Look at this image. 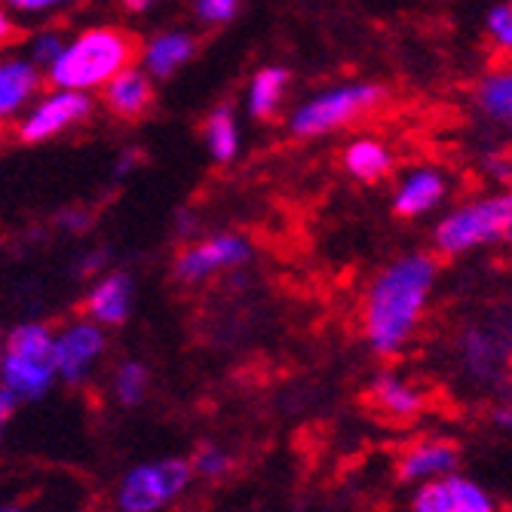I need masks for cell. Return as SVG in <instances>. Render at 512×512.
Here are the masks:
<instances>
[{
	"instance_id": "2e32d148",
	"label": "cell",
	"mask_w": 512,
	"mask_h": 512,
	"mask_svg": "<svg viewBox=\"0 0 512 512\" xmlns=\"http://www.w3.org/2000/svg\"><path fill=\"white\" fill-rule=\"evenodd\" d=\"M194 37L188 34H163L157 37L148 53H145V65L154 77H169L175 68H181L184 62H188L194 56Z\"/></svg>"
},
{
	"instance_id": "83f0119b",
	"label": "cell",
	"mask_w": 512,
	"mask_h": 512,
	"mask_svg": "<svg viewBox=\"0 0 512 512\" xmlns=\"http://www.w3.org/2000/svg\"><path fill=\"white\" fill-rule=\"evenodd\" d=\"M7 4L22 13H43V10H53V7L65 4V0H7Z\"/></svg>"
},
{
	"instance_id": "d4e9b609",
	"label": "cell",
	"mask_w": 512,
	"mask_h": 512,
	"mask_svg": "<svg viewBox=\"0 0 512 512\" xmlns=\"http://www.w3.org/2000/svg\"><path fill=\"white\" fill-rule=\"evenodd\" d=\"M488 31L503 50L512 53V7H494L488 13Z\"/></svg>"
},
{
	"instance_id": "1f68e13d",
	"label": "cell",
	"mask_w": 512,
	"mask_h": 512,
	"mask_svg": "<svg viewBox=\"0 0 512 512\" xmlns=\"http://www.w3.org/2000/svg\"><path fill=\"white\" fill-rule=\"evenodd\" d=\"M123 4H126L129 10H135V13H142V10L151 7V0H123Z\"/></svg>"
},
{
	"instance_id": "9a60e30c",
	"label": "cell",
	"mask_w": 512,
	"mask_h": 512,
	"mask_svg": "<svg viewBox=\"0 0 512 512\" xmlns=\"http://www.w3.org/2000/svg\"><path fill=\"white\" fill-rule=\"evenodd\" d=\"M37 71L28 62H4L0 65V117L16 114L37 92Z\"/></svg>"
},
{
	"instance_id": "52a82bcc",
	"label": "cell",
	"mask_w": 512,
	"mask_h": 512,
	"mask_svg": "<svg viewBox=\"0 0 512 512\" xmlns=\"http://www.w3.org/2000/svg\"><path fill=\"white\" fill-rule=\"evenodd\" d=\"M92 102L83 96V89H62V92H53V96H46L34 111L31 117L19 126V135L22 142L34 145V142H43V138H50L56 132H62L68 123H77L89 114Z\"/></svg>"
},
{
	"instance_id": "3957f363",
	"label": "cell",
	"mask_w": 512,
	"mask_h": 512,
	"mask_svg": "<svg viewBox=\"0 0 512 512\" xmlns=\"http://www.w3.org/2000/svg\"><path fill=\"white\" fill-rule=\"evenodd\" d=\"M512 230V194L488 197L473 206H463L442 218L436 230V246L445 255H460L482 243L500 240Z\"/></svg>"
},
{
	"instance_id": "4dcf8cb0",
	"label": "cell",
	"mask_w": 512,
	"mask_h": 512,
	"mask_svg": "<svg viewBox=\"0 0 512 512\" xmlns=\"http://www.w3.org/2000/svg\"><path fill=\"white\" fill-rule=\"evenodd\" d=\"M494 421H497L500 427H512V411H506V408H497V411H494Z\"/></svg>"
},
{
	"instance_id": "9c48e42d",
	"label": "cell",
	"mask_w": 512,
	"mask_h": 512,
	"mask_svg": "<svg viewBox=\"0 0 512 512\" xmlns=\"http://www.w3.org/2000/svg\"><path fill=\"white\" fill-rule=\"evenodd\" d=\"M249 258V243L237 237H215L203 246H194L175 261V276L184 283H197V279L209 276L212 270L234 267Z\"/></svg>"
},
{
	"instance_id": "ba28073f",
	"label": "cell",
	"mask_w": 512,
	"mask_h": 512,
	"mask_svg": "<svg viewBox=\"0 0 512 512\" xmlns=\"http://www.w3.org/2000/svg\"><path fill=\"white\" fill-rule=\"evenodd\" d=\"M102 347H105V335L96 325H89V322L71 325L68 332H62L53 341V365L65 381H80L86 375L89 362L102 353Z\"/></svg>"
},
{
	"instance_id": "4fadbf2b",
	"label": "cell",
	"mask_w": 512,
	"mask_h": 512,
	"mask_svg": "<svg viewBox=\"0 0 512 512\" xmlns=\"http://www.w3.org/2000/svg\"><path fill=\"white\" fill-rule=\"evenodd\" d=\"M454 470H457V451L445 442L417 445L399 463V476L405 482H430V479L448 476Z\"/></svg>"
},
{
	"instance_id": "d6986e66",
	"label": "cell",
	"mask_w": 512,
	"mask_h": 512,
	"mask_svg": "<svg viewBox=\"0 0 512 512\" xmlns=\"http://www.w3.org/2000/svg\"><path fill=\"white\" fill-rule=\"evenodd\" d=\"M375 402L381 408H387L390 414H399V417H408V414H414L417 408L424 405L421 393L411 390L408 384H402L393 375H384V378L375 381Z\"/></svg>"
},
{
	"instance_id": "5bb4252c",
	"label": "cell",
	"mask_w": 512,
	"mask_h": 512,
	"mask_svg": "<svg viewBox=\"0 0 512 512\" xmlns=\"http://www.w3.org/2000/svg\"><path fill=\"white\" fill-rule=\"evenodd\" d=\"M129 310H132V283L123 273L108 276L89 295V313L105 325H123Z\"/></svg>"
},
{
	"instance_id": "7402d4cb",
	"label": "cell",
	"mask_w": 512,
	"mask_h": 512,
	"mask_svg": "<svg viewBox=\"0 0 512 512\" xmlns=\"http://www.w3.org/2000/svg\"><path fill=\"white\" fill-rule=\"evenodd\" d=\"M53 335L43 329V325H22L10 335L7 353L25 356V359H43V362H53Z\"/></svg>"
},
{
	"instance_id": "4316f807",
	"label": "cell",
	"mask_w": 512,
	"mask_h": 512,
	"mask_svg": "<svg viewBox=\"0 0 512 512\" xmlns=\"http://www.w3.org/2000/svg\"><path fill=\"white\" fill-rule=\"evenodd\" d=\"M197 470L206 473V476H218V473L227 470V457H224L221 451L206 448V451H200V457H197Z\"/></svg>"
},
{
	"instance_id": "f546056e",
	"label": "cell",
	"mask_w": 512,
	"mask_h": 512,
	"mask_svg": "<svg viewBox=\"0 0 512 512\" xmlns=\"http://www.w3.org/2000/svg\"><path fill=\"white\" fill-rule=\"evenodd\" d=\"M16 408V396L7 390V393H0V430H4V424L10 421V414Z\"/></svg>"
},
{
	"instance_id": "6da1fadb",
	"label": "cell",
	"mask_w": 512,
	"mask_h": 512,
	"mask_svg": "<svg viewBox=\"0 0 512 512\" xmlns=\"http://www.w3.org/2000/svg\"><path fill=\"white\" fill-rule=\"evenodd\" d=\"M436 283V261L408 255L393 261L368 292L365 335L378 353H396L414 332Z\"/></svg>"
},
{
	"instance_id": "f1b7e54d",
	"label": "cell",
	"mask_w": 512,
	"mask_h": 512,
	"mask_svg": "<svg viewBox=\"0 0 512 512\" xmlns=\"http://www.w3.org/2000/svg\"><path fill=\"white\" fill-rule=\"evenodd\" d=\"M13 40H19V28L10 22V16L0 10V46L4 43H13Z\"/></svg>"
},
{
	"instance_id": "cb8c5ba5",
	"label": "cell",
	"mask_w": 512,
	"mask_h": 512,
	"mask_svg": "<svg viewBox=\"0 0 512 512\" xmlns=\"http://www.w3.org/2000/svg\"><path fill=\"white\" fill-rule=\"evenodd\" d=\"M237 10H240V0H200L197 4V16L212 25L230 22L237 16Z\"/></svg>"
},
{
	"instance_id": "e0dca14e",
	"label": "cell",
	"mask_w": 512,
	"mask_h": 512,
	"mask_svg": "<svg viewBox=\"0 0 512 512\" xmlns=\"http://www.w3.org/2000/svg\"><path fill=\"white\" fill-rule=\"evenodd\" d=\"M347 169L362 178V181H375L381 175L390 172L393 166V154L387 151V145L375 142V138H362V142H353L344 154Z\"/></svg>"
},
{
	"instance_id": "5b68a950",
	"label": "cell",
	"mask_w": 512,
	"mask_h": 512,
	"mask_svg": "<svg viewBox=\"0 0 512 512\" xmlns=\"http://www.w3.org/2000/svg\"><path fill=\"white\" fill-rule=\"evenodd\" d=\"M191 482L188 460H163L151 467H138L126 476L120 488V509L126 512H151L175 500Z\"/></svg>"
},
{
	"instance_id": "8992f818",
	"label": "cell",
	"mask_w": 512,
	"mask_h": 512,
	"mask_svg": "<svg viewBox=\"0 0 512 512\" xmlns=\"http://www.w3.org/2000/svg\"><path fill=\"white\" fill-rule=\"evenodd\" d=\"M414 509L417 512H491L494 500L476 482L448 473L417 488Z\"/></svg>"
},
{
	"instance_id": "ffe728a7",
	"label": "cell",
	"mask_w": 512,
	"mask_h": 512,
	"mask_svg": "<svg viewBox=\"0 0 512 512\" xmlns=\"http://www.w3.org/2000/svg\"><path fill=\"white\" fill-rule=\"evenodd\" d=\"M206 138H209V151L218 163H230L237 154V123H234V114L227 108H218L209 123H206Z\"/></svg>"
},
{
	"instance_id": "8fae6325",
	"label": "cell",
	"mask_w": 512,
	"mask_h": 512,
	"mask_svg": "<svg viewBox=\"0 0 512 512\" xmlns=\"http://www.w3.org/2000/svg\"><path fill=\"white\" fill-rule=\"evenodd\" d=\"M0 378H4V387L16 399H40L56 378V365L43 362V359H25L16 353H7L4 375Z\"/></svg>"
},
{
	"instance_id": "44dd1931",
	"label": "cell",
	"mask_w": 512,
	"mask_h": 512,
	"mask_svg": "<svg viewBox=\"0 0 512 512\" xmlns=\"http://www.w3.org/2000/svg\"><path fill=\"white\" fill-rule=\"evenodd\" d=\"M479 105L494 120L512 123V71L509 74H491L479 86Z\"/></svg>"
},
{
	"instance_id": "484cf974",
	"label": "cell",
	"mask_w": 512,
	"mask_h": 512,
	"mask_svg": "<svg viewBox=\"0 0 512 512\" xmlns=\"http://www.w3.org/2000/svg\"><path fill=\"white\" fill-rule=\"evenodd\" d=\"M62 50H65V43H62L59 34H43V37L34 43V62H40V65L50 68V65L62 56Z\"/></svg>"
},
{
	"instance_id": "ac0fdd59",
	"label": "cell",
	"mask_w": 512,
	"mask_h": 512,
	"mask_svg": "<svg viewBox=\"0 0 512 512\" xmlns=\"http://www.w3.org/2000/svg\"><path fill=\"white\" fill-rule=\"evenodd\" d=\"M289 86V71L286 68H264L255 74L249 86V114L252 117H270L279 102H283V92Z\"/></svg>"
},
{
	"instance_id": "7a4b0ae2",
	"label": "cell",
	"mask_w": 512,
	"mask_h": 512,
	"mask_svg": "<svg viewBox=\"0 0 512 512\" xmlns=\"http://www.w3.org/2000/svg\"><path fill=\"white\" fill-rule=\"evenodd\" d=\"M135 40L117 28H92L80 34L50 65V80L59 89H92L129 68Z\"/></svg>"
},
{
	"instance_id": "603a6c76",
	"label": "cell",
	"mask_w": 512,
	"mask_h": 512,
	"mask_svg": "<svg viewBox=\"0 0 512 512\" xmlns=\"http://www.w3.org/2000/svg\"><path fill=\"white\" fill-rule=\"evenodd\" d=\"M145 384H148V371H145V365H138V362L120 365L117 381H114L117 399H120L123 405H138V402H142V396H145Z\"/></svg>"
},
{
	"instance_id": "277c9868",
	"label": "cell",
	"mask_w": 512,
	"mask_h": 512,
	"mask_svg": "<svg viewBox=\"0 0 512 512\" xmlns=\"http://www.w3.org/2000/svg\"><path fill=\"white\" fill-rule=\"evenodd\" d=\"M384 102V89L381 86H371V83H353V86H338V89H329V92H319L310 102H304L289 126L295 135H325L338 126H347L353 123L359 114L378 108Z\"/></svg>"
},
{
	"instance_id": "7c38bea8",
	"label": "cell",
	"mask_w": 512,
	"mask_h": 512,
	"mask_svg": "<svg viewBox=\"0 0 512 512\" xmlns=\"http://www.w3.org/2000/svg\"><path fill=\"white\" fill-rule=\"evenodd\" d=\"M445 197V178L436 169H417L411 172L393 200V209L405 218H417L430 209H436Z\"/></svg>"
},
{
	"instance_id": "30bf717a",
	"label": "cell",
	"mask_w": 512,
	"mask_h": 512,
	"mask_svg": "<svg viewBox=\"0 0 512 512\" xmlns=\"http://www.w3.org/2000/svg\"><path fill=\"white\" fill-rule=\"evenodd\" d=\"M154 102V86L145 71L123 68L108 80V105L117 117L135 120L142 117Z\"/></svg>"
}]
</instances>
